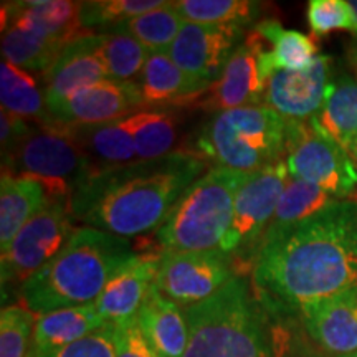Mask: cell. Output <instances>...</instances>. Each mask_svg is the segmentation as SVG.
I'll return each mask as SVG.
<instances>
[{"mask_svg": "<svg viewBox=\"0 0 357 357\" xmlns=\"http://www.w3.org/2000/svg\"><path fill=\"white\" fill-rule=\"evenodd\" d=\"M252 281L280 311H300L357 288V200H336L263 236Z\"/></svg>", "mask_w": 357, "mask_h": 357, "instance_id": "6da1fadb", "label": "cell"}, {"mask_svg": "<svg viewBox=\"0 0 357 357\" xmlns=\"http://www.w3.org/2000/svg\"><path fill=\"white\" fill-rule=\"evenodd\" d=\"M205 169L195 153H174L93 174L70 197L71 213L75 222L124 238L158 230Z\"/></svg>", "mask_w": 357, "mask_h": 357, "instance_id": "7a4b0ae2", "label": "cell"}, {"mask_svg": "<svg viewBox=\"0 0 357 357\" xmlns=\"http://www.w3.org/2000/svg\"><path fill=\"white\" fill-rule=\"evenodd\" d=\"M278 312L252 276H235L212 298L185 310L184 357H288L289 333Z\"/></svg>", "mask_w": 357, "mask_h": 357, "instance_id": "3957f363", "label": "cell"}, {"mask_svg": "<svg viewBox=\"0 0 357 357\" xmlns=\"http://www.w3.org/2000/svg\"><path fill=\"white\" fill-rule=\"evenodd\" d=\"M137 255L129 238L77 227L61 252L22 284L20 300L35 314L95 303Z\"/></svg>", "mask_w": 357, "mask_h": 357, "instance_id": "277c9868", "label": "cell"}, {"mask_svg": "<svg viewBox=\"0 0 357 357\" xmlns=\"http://www.w3.org/2000/svg\"><path fill=\"white\" fill-rule=\"evenodd\" d=\"M288 119L266 105L243 106L215 113L200 129L199 158L218 167L255 172L284 159Z\"/></svg>", "mask_w": 357, "mask_h": 357, "instance_id": "5b68a950", "label": "cell"}, {"mask_svg": "<svg viewBox=\"0 0 357 357\" xmlns=\"http://www.w3.org/2000/svg\"><path fill=\"white\" fill-rule=\"evenodd\" d=\"M248 174L213 167L195 181L155 230L160 252L220 250L234 218L236 192Z\"/></svg>", "mask_w": 357, "mask_h": 357, "instance_id": "8992f818", "label": "cell"}, {"mask_svg": "<svg viewBox=\"0 0 357 357\" xmlns=\"http://www.w3.org/2000/svg\"><path fill=\"white\" fill-rule=\"evenodd\" d=\"M3 172L40 182L48 197H66L93 176L86 154L68 128L33 124L10 153L3 154Z\"/></svg>", "mask_w": 357, "mask_h": 357, "instance_id": "52a82bcc", "label": "cell"}, {"mask_svg": "<svg viewBox=\"0 0 357 357\" xmlns=\"http://www.w3.org/2000/svg\"><path fill=\"white\" fill-rule=\"evenodd\" d=\"M288 177L287 159H280L250 172L236 192L234 218L220 250L234 257L238 275L247 276L253 270L263 235L275 215Z\"/></svg>", "mask_w": 357, "mask_h": 357, "instance_id": "ba28073f", "label": "cell"}, {"mask_svg": "<svg viewBox=\"0 0 357 357\" xmlns=\"http://www.w3.org/2000/svg\"><path fill=\"white\" fill-rule=\"evenodd\" d=\"M287 166L289 176L319 187L336 199H351L357 189L356 160L310 119H288Z\"/></svg>", "mask_w": 357, "mask_h": 357, "instance_id": "9c48e42d", "label": "cell"}, {"mask_svg": "<svg viewBox=\"0 0 357 357\" xmlns=\"http://www.w3.org/2000/svg\"><path fill=\"white\" fill-rule=\"evenodd\" d=\"M70 199L48 197L47 204L2 252V284L25 283L55 258L75 231Z\"/></svg>", "mask_w": 357, "mask_h": 357, "instance_id": "30bf717a", "label": "cell"}, {"mask_svg": "<svg viewBox=\"0 0 357 357\" xmlns=\"http://www.w3.org/2000/svg\"><path fill=\"white\" fill-rule=\"evenodd\" d=\"M238 276L234 257L222 250L162 252L155 287L181 307L199 305Z\"/></svg>", "mask_w": 357, "mask_h": 357, "instance_id": "8fae6325", "label": "cell"}, {"mask_svg": "<svg viewBox=\"0 0 357 357\" xmlns=\"http://www.w3.org/2000/svg\"><path fill=\"white\" fill-rule=\"evenodd\" d=\"M273 73L271 52L265 50L263 37L252 30L231 55L220 78L199 100L200 108L220 113L260 105Z\"/></svg>", "mask_w": 357, "mask_h": 357, "instance_id": "7c38bea8", "label": "cell"}, {"mask_svg": "<svg viewBox=\"0 0 357 357\" xmlns=\"http://www.w3.org/2000/svg\"><path fill=\"white\" fill-rule=\"evenodd\" d=\"M245 38L242 26L185 22L167 55L189 77L213 84Z\"/></svg>", "mask_w": 357, "mask_h": 357, "instance_id": "4fadbf2b", "label": "cell"}, {"mask_svg": "<svg viewBox=\"0 0 357 357\" xmlns=\"http://www.w3.org/2000/svg\"><path fill=\"white\" fill-rule=\"evenodd\" d=\"M108 79L102 58L101 33H84L66 43L53 65L43 73L48 113H55L79 89ZM52 119V118H50Z\"/></svg>", "mask_w": 357, "mask_h": 357, "instance_id": "5bb4252c", "label": "cell"}, {"mask_svg": "<svg viewBox=\"0 0 357 357\" xmlns=\"http://www.w3.org/2000/svg\"><path fill=\"white\" fill-rule=\"evenodd\" d=\"M141 109L144 105L137 83L108 78L79 89L50 118L53 126L75 129L118 121Z\"/></svg>", "mask_w": 357, "mask_h": 357, "instance_id": "9a60e30c", "label": "cell"}, {"mask_svg": "<svg viewBox=\"0 0 357 357\" xmlns=\"http://www.w3.org/2000/svg\"><path fill=\"white\" fill-rule=\"evenodd\" d=\"M331 56L321 55L300 71H275L268 82L265 105L293 121H307L319 113L333 82Z\"/></svg>", "mask_w": 357, "mask_h": 357, "instance_id": "2e32d148", "label": "cell"}, {"mask_svg": "<svg viewBox=\"0 0 357 357\" xmlns=\"http://www.w3.org/2000/svg\"><path fill=\"white\" fill-rule=\"evenodd\" d=\"M307 337L324 356L357 354V288L300 310Z\"/></svg>", "mask_w": 357, "mask_h": 357, "instance_id": "e0dca14e", "label": "cell"}, {"mask_svg": "<svg viewBox=\"0 0 357 357\" xmlns=\"http://www.w3.org/2000/svg\"><path fill=\"white\" fill-rule=\"evenodd\" d=\"M160 253H139L109 281L95 301L98 312L106 323L116 324L136 318L147 293L155 283Z\"/></svg>", "mask_w": 357, "mask_h": 357, "instance_id": "ac0fdd59", "label": "cell"}, {"mask_svg": "<svg viewBox=\"0 0 357 357\" xmlns=\"http://www.w3.org/2000/svg\"><path fill=\"white\" fill-rule=\"evenodd\" d=\"M79 3L82 2L68 0H29L3 3L2 29L15 26L38 37L70 43L71 40L84 35L78 19Z\"/></svg>", "mask_w": 357, "mask_h": 357, "instance_id": "d6986e66", "label": "cell"}, {"mask_svg": "<svg viewBox=\"0 0 357 357\" xmlns=\"http://www.w3.org/2000/svg\"><path fill=\"white\" fill-rule=\"evenodd\" d=\"M136 83L144 109L189 105L199 101L212 86L189 77L167 53H151Z\"/></svg>", "mask_w": 357, "mask_h": 357, "instance_id": "ffe728a7", "label": "cell"}, {"mask_svg": "<svg viewBox=\"0 0 357 357\" xmlns=\"http://www.w3.org/2000/svg\"><path fill=\"white\" fill-rule=\"evenodd\" d=\"M137 321L147 342L160 357H184L189 342L185 310L167 300L155 283L137 312Z\"/></svg>", "mask_w": 357, "mask_h": 357, "instance_id": "44dd1931", "label": "cell"}, {"mask_svg": "<svg viewBox=\"0 0 357 357\" xmlns=\"http://www.w3.org/2000/svg\"><path fill=\"white\" fill-rule=\"evenodd\" d=\"M105 324L108 323L98 312L95 303L37 314L33 347L38 356L50 354L89 336Z\"/></svg>", "mask_w": 357, "mask_h": 357, "instance_id": "7402d4cb", "label": "cell"}, {"mask_svg": "<svg viewBox=\"0 0 357 357\" xmlns=\"http://www.w3.org/2000/svg\"><path fill=\"white\" fill-rule=\"evenodd\" d=\"M86 154L93 174L139 162L126 118L118 121L71 129Z\"/></svg>", "mask_w": 357, "mask_h": 357, "instance_id": "603a6c76", "label": "cell"}, {"mask_svg": "<svg viewBox=\"0 0 357 357\" xmlns=\"http://www.w3.org/2000/svg\"><path fill=\"white\" fill-rule=\"evenodd\" d=\"M310 121L351 154L357 141V79L347 73L334 78L319 113Z\"/></svg>", "mask_w": 357, "mask_h": 357, "instance_id": "cb8c5ba5", "label": "cell"}, {"mask_svg": "<svg viewBox=\"0 0 357 357\" xmlns=\"http://www.w3.org/2000/svg\"><path fill=\"white\" fill-rule=\"evenodd\" d=\"M45 187L32 178L2 172L0 181V245L6 250L17 234L24 229L47 204Z\"/></svg>", "mask_w": 357, "mask_h": 357, "instance_id": "d4e9b609", "label": "cell"}, {"mask_svg": "<svg viewBox=\"0 0 357 357\" xmlns=\"http://www.w3.org/2000/svg\"><path fill=\"white\" fill-rule=\"evenodd\" d=\"M136 155L155 160L174 154L178 139V114L172 108H146L126 116Z\"/></svg>", "mask_w": 357, "mask_h": 357, "instance_id": "484cf974", "label": "cell"}, {"mask_svg": "<svg viewBox=\"0 0 357 357\" xmlns=\"http://www.w3.org/2000/svg\"><path fill=\"white\" fill-rule=\"evenodd\" d=\"M0 100L2 109L8 113L37 124H52L45 89L40 88L37 78L7 60L0 65Z\"/></svg>", "mask_w": 357, "mask_h": 357, "instance_id": "4316f807", "label": "cell"}, {"mask_svg": "<svg viewBox=\"0 0 357 357\" xmlns=\"http://www.w3.org/2000/svg\"><path fill=\"white\" fill-rule=\"evenodd\" d=\"M253 30L273 45V50L270 52L275 71L305 70L318 58V47L312 42V38L298 30L283 29L280 22H258Z\"/></svg>", "mask_w": 357, "mask_h": 357, "instance_id": "83f0119b", "label": "cell"}, {"mask_svg": "<svg viewBox=\"0 0 357 357\" xmlns=\"http://www.w3.org/2000/svg\"><path fill=\"white\" fill-rule=\"evenodd\" d=\"M184 24L185 20L176 10L174 3L164 2L160 7L141 13L114 30H121L131 35L142 47L147 48L149 53H167Z\"/></svg>", "mask_w": 357, "mask_h": 357, "instance_id": "f1b7e54d", "label": "cell"}, {"mask_svg": "<svg viewBox=\"0 0 357 357\" xmlns=\"http://www.w3.org/2000/svg\"><path fill=\"white\" fill-rule=\"evenodd\" d=\"M66 43L58 40L38 37L35 33L24 32L15 26L2 29V55L8 63L30 73H45Z\"/></svg>", "mask_w": 357, "mask_h": 357, "instance_id": "f546056e", "label": "cell"}, {"mask_svg": "<svg viewBox=\"0 0 357 357\" xmlns=\"http://www.w3.org/2000/svg\"><path fill=\"white\" fill-rule=\"evenodd\" d=\"M336 200L341 199L333 197L328 192L321 190L319 187L289 176L265 235L275 234V231L287 229L293 223L305 220V218L314 215L316 212L323 211L324 207L336 202Z\"/></svg>", "mask_w": 357, "mask_h": 357, "instance_id": "4dcf8cb0", "label": "cell"}, {"mask_svg": "<svg viewBox=\"0 0 357 357\" xmlns=\"http://www.w3.org/2000/svg\"><path fill=\"white\" fill-rule=\"evenodd\" d=\"M172 3L189 24L235 25L242 29L253 24L261 10L260 3L252 0H178Z\"/></svg>", "mask_w": 357, "mask_h": 357, "instance_id": "1f68e13d", "label": "cell"}, {"mask_svg": "<svg viewBox=\"0 0 357 357\" xmlns=\"http://www.w3.org/2000/svg\"><path fill=\"white\" fill-rule=\"evenodd\" d=\"M162 0H89L79 3V25L84 32L108 33L124 22L162 6Z\"/></svg>", "mask_w": 357, "mask_h": 357, "instance_id": "d6a6232c", "label": "cell"}, {"mask_svg": "<svg viewBox=\"0 0 357 357\" xmlns=\"http://www.w3.org/2000/svg\"><path fill=\"white\" fill-rule=\"evenodd\" d=\"M102 58L109 79L116 82H137L149 58V50L121 30L101 33Z\"/></svg>", "mask_w": 357, "mask_h": 357, "instance_id": "836d02e7", "label": "cell"}, {"mask_svg": "<svg viewBox=\"0 0 357 357\" xmlns=\"http://www.w3.org/2000/svg\"><path fill=\"white\" fill-rule=\"evenodd\" d=\"M33 312L25 306L13 305L0 312V357H26L33 347Z\"/></svg>", "mask_w": 357, "mask_h": 357, "instance_id": "e575fe53", "label": "cell"}, {"mask_svg": "<svg viewBox=\"0 0 357 357\" xmlns=\"http://www.w3.org/2000/svg\"><path fill=\"white\" fill-rule=\"evenodd\" d=\"M306 17L316 37H324L333 30H354L349 3L344 0H311Z\"/></svg>", "mask_w": 357, "mask_h": 357, "instance_id": "d590c367", "label": "cell"}, {"mask_svg": "<svg viewBox=\"0 0 357 357\" xmlns=\"http://www.w3.org/2000/svg\"><path fill=\"white\" fill-rule=\"evenodd\" d=\"M38 357H116L114 326L113 323L105 324L98 331L63 347V349Z\"/></svg>", "mask_w": 357, "mask_h": 357, "instance_id": "8d00e7d4", "label": "cell"}, {"mask_svg": "<svg viewBox=\"0 0 357 357\" xmlns=\"http://www.w3.org/2000/svg\"><path fill=\"white\" fill-rule=\"evenodd\" d=\"M113 326L116 357H160L142 334L137 316Z\"/></svg>", "mask_w": 357, "mask_h": 357, "instance_id": "74e56055", "label": "cell"}, {"mask_svg": "<svg viewBox=\"0 0 357 357\" xmlns=\"http://www.w3.org/2000/svg\"><path fill=\"white\" fill-rule=\"evenodd\" d=\"M33 124L32 121H29V119H24L20 118V116H15L8 113L6 109H2V114H0V139H2L0 142H2V155L10 153L13 147L19 144L26 134L32 131Z\"/></svg>", "mask_w": 357, "mask_h": 357, "instance_id": "f35d334b", "label": "cell"}, {"mask_svg": "<svg viewBox=\"0 0 357 357\" xmlns=\"http://www.w3.org/2000/svg\"><path fill=\"white\" fill-rule=\"evenodd\" d=\"M349 58H351V63H352V66H354V70H356V73H357V37H356V40L351 45Z\"/></svg>", "mask_w": 357, "mask_h": 357, "instance_id": "ab89813d", "label": "cell"}, {"mask_svg": "<svg viewBox=\"0 0 357 357\" xmlns=\"http://www.w3.org/2000/svg\"><path fill=\"white\" fill-rule=\"evenodd\" d=\"M347 3H349V8L352 13V22H354V30H352V32H354L357 37V0H351V2H347Z\"/></svg>", "mask_w": 357, "mask_h": 357, "instance_id": "60d3db41", "label": "cell"}, {"mask_svg": "<svg viewBox=\"0 0 357 357\" xmlns=\"http://www.w3.org/2000/svg\"><path fill=\"white\" fill-rule=\"evenodd\" d=\"M351 154H352V158H354V160H356V162H357V141H356V144H354V147H352Z\"/></svg>", "mask_w": 357, "mask_h": 357, "instance_id": "b9f144b4", "label": "cell"}, {"mask_svg": "<svg viewBox=\"0 0 357 357\" xmlns=\"http://www.w3.org/2000/svg\"><path fill=\"white\" fill-rule=\"evenodd\" d=\"M312 357H357V354H352V356H312Z\"/></svg>", "mask_w": 357, "mask_h": 357, "instance_id": "7bdbcfd3", "label": "cell"}, {"mask_svg": "<svg viewBox=\"0 0 357 357\" xmlns=\"http://www.w3.org/2000/svg\"><path fill=\"white\" fill-rule=\"evenodd\" d=\"M26 357H38L37 356V351H35V347H32V351H30V354L26 356Z\"/></svg>", "mask_w": 357, "mask_h": 357, "instance_id": "ee69618b", "label": "cell"}]
</instances>
